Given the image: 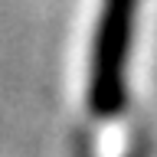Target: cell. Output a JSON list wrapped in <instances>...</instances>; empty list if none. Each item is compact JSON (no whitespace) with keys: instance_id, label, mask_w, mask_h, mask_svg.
<instances>
[{"instance_id":"6da1fadb","label":"cell","mask_w":157,"mask_h":157,"mask_svg":"<svg viewBox=\"0 0 157 157\" xmlns=\"http://www.w3.org/2000/svg\"><path fill=\"white\" fill-rule=\"evenodd\" d=\"M141 0H105L92 43L88 69V108L95 118H108L124 105V69L134 39V17Z\"/></svg>"}]
</instances>
